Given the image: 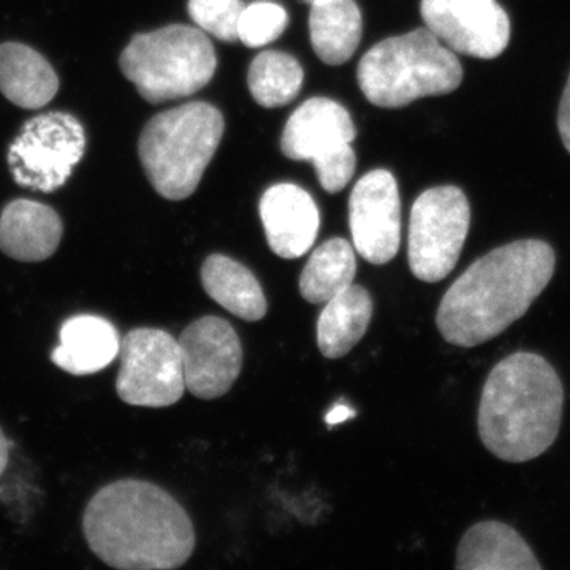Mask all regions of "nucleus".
Listing matches in <instances>:
<instances>
[{
	"label": "nucleus",
	"mask_w": 570,
	"mask_h": 570,
	"mask_svg": "<svg viewBox=\"0 0 570 570\" xmlns=\"http://www.w3.org/2000/svg\"><path fill=\"white\" fill-rule=\"evenodd\" d=\"M89 549L110 568L167 570L193 557V521L170 493L124 479L94 494L82 517Z\"/></svg>",
	"instance_id": "f257e3e1"
},
{
	"label": "nucleus",
	"mask_w": 570,
	"mask_h": 570,
	"mask_svg": "<svg viewBox=\"0 0 570 570\" xmlns=\"http://www.w3.org/2000/svg\"><path fill=\"white\" fill-rule=\"evenodd\" d=\"M554 266L553 247L542 239H520L483 255L442 298L439 333L453 346L466 348L501 335L546 291Z\"/></svg>",
	"instance_id": "f03ea898"
},
{
	"label": "nucleus",
	"mask_w": 570,
	"mask_h": 570,
	"mask_svg": "<svg viewBox=\"0 0 570 570\" xmlns=\"http://www.w3.org/2000/svg\"><path fill=\"white\" fill-rule=\"evenodd\" d=\"M564 390L554 367L531 352H517L491 370L482 390L479 434L509 463L538 459L560 433Z\"/></svg>",
	"instance_id": "7ed1b4c3"
},
{
	"label": "nucleus",
	"mask_w": 570,
	"mask_h": 570,
	"mask_svg": "<svg viewBox=\"0 0 570 570\" xmlns=\"http://www.w3.org/2000/svg\"><path fill=\"white\" fill-rule=\"evenodd\" d=\"M371 104L401 108L422 97L445 96L463 81V67L428 28L390 37L363 56L356 70Z\"/></svg>",
	"instance_id": "20e7f679"
},
{
	"label": "nucleus",
	"mask_w": 570,
	"mask_h": 570,
	"mask_svg": "<svg viewBox=\"0 0 570 570\" xmlns=\"http://www.w3.org/2000/svg\"><path fill=\"white\" fill-rule=\"evenodd\" d=\"M224 127V116L206 102L154 116L142 129L138 156L157 194L168 200L190 197L219 148Z\"/></svg>",
	"instance_id": "39448f33"
},
{
	"label": "nucleus",
	"mask_w": 570,
	"mask_h": 570,
	"mask_svg": "<svg viewBox=\"0 0 570 570\" xmlns=\"http://www.w3.org/2000/svg\"><path fill=\"white\" fill-rule=\"evenodd\" d=\"M119 66L142 99L163 104L204 89L213 80L217 58L202 29L174 24L137 33L122 51Z\"/></svg>",
	"instance_id": "423d86ee"
},
{
	"label": "nucleus",
	"mask_w": 570,
	"mask_h": 570,
	"mask_svg": "<svg viewBox=\"0 0 570 570\" xmlns=\"http://www.w3.org/2000/svg\"><path fill=\"white\" fill-rule=\"evenodd\" d=\"M471 225V206L455 186L428 189L412 206L409 266L423 283H439L459 262Z\"/></svg>",
	"instance_id": "0eeeda50"
},
{
	"label": "nucleus",
	"mask_w": 570,
	"mask_h": 570,
	"mask_svg": "<svg viewBox=\"0 0 570 570\" xmlns=\"http://www.w3.org/2000/svg\"><path fill=\"white\" fill-rule=\"evenodd\" d=\"M85 149V129L77 118L45 112L22 126L7 160L14 183L48 194L67 183Z\"/></svg>",
	"instance_id": "6e6552de"
},
{
	"label": "nucleus",
	"mask_w": 570,
	"mask_h": 570,
	"mask_svg": "<svg viewBox=\"0 0 570 570\" xmlns=\"http://www.w3.org/2000/svg\"><path fill=\"white\" fill-rule=\"evenodd\" d=\"M121 367L116 392L124 403L140 407H167L186 392L181 348L160 328H135L121 340Z\"/></svg>",
	"instance_id": "1a4fd4ad"
},
{
	"label": "nucleus",
	"mask_w": 570,
	"mask_h": 570,
	"mask_svg": "<svg viewBox=\"0 0 570 570\" xmlns=\"http://www.w3.org/2000/svg\"><path fill=\"white\" fill-rule=\"evenodd\" d=\"M186 390L200 400H216L234 387L242 373V341L220 317L198 318L178 340Z\"/></svg>",
	"instance_id": "9d476101"
},
{
	"label": "nucleus",
	"mask_w": 570,
	"mask_h": 570,
	"mask_svg": "<svg viewBox=\"0 0 570 570\" xmlns=\"http://www.w3.org/2000/svg\"><path fill=\"white\" fill-rule=\"evenodd\" d=\"M423 21L452 51L479 59L501 56L510 20L497 0H422Z\"/></svg>",
	"instance_id": "9b49d317"
},
{
	"label": "nucleus",
	"mask_w": 570,
	"mask_h": 570,
	"mask_svg": "<svg viewBox=\"0 0 570 570\" xmlns=\"http://www.w3.org/2000/svg\"><path fill=\"white\" fill-rule=\"evenodd\" d=\"M348 225L356 253L373 265L396 257L401 245V200L395 176L373 170L360 178L348 198Z\"/></svg>",
	"instance_id": "f8f14e48"
},
{
	"label": "nucleus",
	"mask_w": 570,
	"mask_h": 570,
	"mask_svg": "<svg viewBox=\"0 0 570 570\" xmlns=\"http://www.w3.org/2000/svg\"><path fill=\"white\" fill-rule=\"evenodd\" d=\"M355 124L343 105L316 97L299 105L285 124L281 149L292 160H316L355 140Z\"/></svg>",
	"instance_id": "ddd939ff"
},
{
	"label": "nucleus",
	"mask_w": 570,
	"mask_h": 570,
	"mask_svg": "<svg viewBox=\"0 0 570 570\" xmlns=\"http://www.w3.org/2000/svg\"><path fill=\"white\" fill-rule=\"evenodd\" d=\"M258 209L273 253L298 258L313 247L321 216L316 202L305 189L291 183L276 184L262 195Z\"/></svg>",
	"instance_id": "4468645a"
},
{
	"label": "nucleus",
	"mask_w": 570,
	"mask_h": 570,
	"mask_svg": "<svg viewBox=\"0 0 570 570\" xmlns=\"http://www.w3.org/2000/svg\"><path fill=\"white\" fill-rule=\"evenodd\" d=\"M62 220L50 206L14 200L0 214V250L18 262L50 258L62 238Z\"/></svg>",
	"instance_id": "2eb2a0df"
},
{
	"label": "nucleus",
	"mask_w": 570,
	"mask_h": 570,
	"mask_svg": "<svg viewBox=\"0 0 570 570\" xmlns=\"http://www.w3.org/2000/svg\"><path fill=\"white\" fill-rule=\"evenodd\" d=\"M121 351L118 330L107 318L80 314L67 318L52 351L56 366L73 376H89L105 370Z\"/></svg>",
	"instance_id": "dca6fc26"
},
{
	"label": "nucleus",
	"mask_w": 570,
	"mask_h": 570,
	"mask_svg": "<svg viewBox=\"0 0 570 570\" xmlns=\"http://www.w3.org/2000/svg\"><path fill=\"white\" fill-rule=\"evenodd\" d=\"M459 570H540L542 566L519 532L501 521L469 528L456 551Z\"/></svg>",
	"instance_id": "f3484780"
},
{
	"label": "nucleus",
	"mask_w": 570,
	"mask_h": 570,
	"mask_svg": "<svg viewBox=\"0 0 570 570\" xmlns=\"http://www.w3.org/2000/svg\"><path fill=\"white\" fill-rule=\"evenodd\" d=\"M58 89V75L40 52L21 43L0 45V92L10 102L39 110Z\"/></svg>",
	"instance_id": "a211bd4d"
},
{
	"label": "nucleus",
	"mask_w": 570,
	"mask_h": 570,
	"mask_svg": "<svg viewBox=\"0 0 570 570\" xmlns=\"http://www.w3.org/2000/svg\"><path fill=\"white\" fill-rule=\"evenodd\" d=\"M202 284L214 302L243 321H262L268 311L257 277L227 255L213 254L206 258L202 266Z\"/></svg>",
	"instance_id": "6ab92c4d"
},
{
	"label": "nucleus",
	"mask_w": 570,
	"mask_h": 570,
	"mask_svg": "<svg viewBox=\"0 0 570 570\" xmlns=\"http://www.w3.org/2000/svg\"><path fill=\"white\" fill-rule=\"evenodd\" d=\"M373 309L370 292L358 284H352L326 302L317 322V344L322 355L330 360L347 355L365 336Z\"/></svg>",
	"instance_id": "aec40b11"
},
{
	"label": "nucleus",
	"mask_w": 570,
	"mask_h": 570,
	"mask_svg": "<svg viewBox=\"0 0 570 570\" xmlns=\"http://www.w3.org/2000/svg\"><path fill=\"white\" fill-rule=\"evenodd\" d=\"M362 32V13L355 0H324L311 6V43L322 62L346 63L358 48Z\"/></svg>",
	"instance_id": "412c9836"
},
{
	"label": "nucleus",
	"mask_w": 570,
	"mask_h": 570,
	"mask_svg": "<svg viewBox=\"0 0 570 570\" xmlns=\"http://www.w3.org/2000/svg\"><path fill=\"white\" fill-rule=\"evenodd\" d=\"M354 247L343 238H333L317 247L299 277V292L306 302L325 305L354 284Z\"/></svg>",
	"instance_id": "4be33fe9"
},
{
	"label": "nucleus",
	"mask_w": 570,
	"mask_h": 570,
	"mask_svg": "<svg viewBox=\"0 0 570 570\" xmlns=\"http://www.w3.org/2000/svg\"><path fill=\"white\" fill-rule=\"evenodd\" d=\"M302 66L283 51H264L254 59L247 85L255 102L265 108L284 107L298 96L303 86Z\"/></svg>",
	"instance_id": "5701e85b"
},
{
	"label": "nucleus",
	"mask_w": 570,
	"mask_h": 570,
	"mask_svg": "<svg viewBox=\"0 0 570 570\" xmlns=\"http://www.w3.org/2000/svg\"><path fill=\"white\" fill-rule=\"evenodd\" d=\"M287 22V11L277 3H253L239 17L238 40L249 48L265 47L283 36Z\"/></svg>",
	"instance_id": "b1692460"
},
{
	"label": "nucleus",
	"mask_w": 570,
	"mask_h": 570,
	"mask_svg": "<svg viewBox=\"0 0 570 570\" xmlns=\"http://www.w3.org/2000/svg\"><path fill=\"white\" fill-rule=\"evenodd\" d=\"M242 0H189L195 24L223 41L238 40V22L245 10Z\"/></svg>",
	"instance_id": "393cba45"
},
{
	"label": "nucleus",
	"mask_w": 570,
	"mask_h": 570,
	"mask_svg": "<svg viewBox=\"0 0 570 570\" xmlns=\"http://www.w3.org/2000/svg\"><path fill=\"white\" fill-rule=\"evenodd\" d=\"M313 164L321 186L324 187L326 193L336 194L343 190L354 176L356 156L352 145H348L346 148L322 157Z\"/></svg>",
	"instance_id": "a878e982"
},
{
	"label": "nucleus",
	"mask_w": 570,
	"mask_h": 570,
	"mask_svg": "<svg viewBox=\"0 0 570 570\" xmlns=\"http://www.w3.org/2000/svg\"><path fill=\"white\" fill-rule=\"evenodd\" d=\"M558 129H560L561 140L566 149L570 153V73L568 85L562 92L560 111H558Z\"/></svg>",
	"instance_id": "bb28decb"
},
{
	"label": "nucleus",
	"mask_w": 570,
	"mask_h": 570,
	"mask_svg": "<svg viewBox=\"0 0 570 570\" xmlns=\"http://www.w3.org/2000/svg\"><path fill=\"white\" fill-rule=\"evenodd\" d=\"M352 417H355L354 409L348 406L346 403H337L335 404V407L326 414L325 422L326 425L335 426L340 425V423L347 422V420H351Z\"/></svg>",
	"instance_id": "cd10ccee"
},
{
	"label": "nucleus",
	"mask_w": 570,
	"mask_h": 570,
	"mask_svg": "<svg viewBox=\"0 0 570 570\" xmlns=\"http://www.w3.org/2000/svg\"><path fill=\"white\" fill-rule=\"evenodd\" d=\"M10 456V442L6 438V434L0 430V475L6 471L7 464H9Z\"/></svg>",
	"instance_id": "c85d7f7f"
},
{
	"label": "nucleus",
	"mask_w": 570,
	"mask_h": 570,
	"mask_svg": "<svg viewBox=\"0 0 570 570\" xmlns=\"http://www.w3.org/2000/svg\"><path fill=\"white\" fill-rule=\"evenodd\" d=\"M303 2L311 3V6H313V3L324 2V0H303Z\"/></svg>",
	"instance_id": "c756f323"
}]
</instances>
